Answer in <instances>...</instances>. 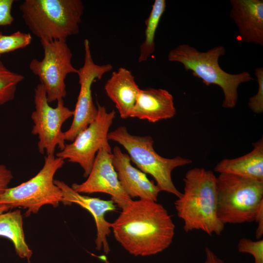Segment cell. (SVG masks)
<instances>
[{
	"instance_id": "cell-1",
	"label": "cell",
	"mask_w": 263,
	"mask_h": 263,
	"mask_svg": "<svg viewBox=\"0 0 263 263\" xmlns=\"http://www.w3.org/2000/svg\"><path fill=\"white\" fill-rule=\"evenodd\" d=\"M112 223L114 237L129 253L149 256L171 244L175 225L167 209L156 201L131 199Z\"/></svg>"
},
{
	"instance_id": "cell-2",
	"label": "cell",
	"mask_w": 263,
	"mask_h": 263,
	"mask_svg": "<svg viewBox=\"0 0 263 263\" xmlns=\"http://www.w3.org/2000/svg\"><path fill=\"white\" fill-rule=\"evenodd\" d=\"M183 180L184 192L174 203L187 233L200 230L210 236L220 235L225 225L217 215L216 177L204 168L188 170Z\"/></svg>"
},
{
	"instance_id": "cell-3",
	"label": "cell",
	"mask_w": 263,
	"mask_h": 263,
	"mask_svg": "<svg viewBox=\"0 0 263 263\" xmlns=\"http://www.w3.org/2000/svg\"><path fill=\"white\" fill-rule=\"evenodd\" d=\"M19 8L29 30L48 41L77 34L84 12L80 0H24Z\"/></svg>"
},
{
	"instance_id": "cell-4",
	"label": "cell",
	"mask_w": 263,
	"mask_h": 263,
	"mask_svg": "<svg viewBox=\"0 0 263 263\" xmlns=\"http://www.w3.org/2000/svg\"><path fill=\"white\" fill-rule=\"evenodd\" d=\"M225 54V48L219 45L206 52H200L188 44L179 45L168 53L169 61L182 64L186 71L201 79L207 86H219L224 94L222 107L233 108L238 99V88L244 82L253 80L247 71L231 74L224 71L219 65V58Z\"/></svg>"
},
{
	"instance_id": "cell-5",
	"label": "cell",
	"mask_w": 263,
	"mask_h": 263,
	"mask_svg": "<svg viewBox=\"0 0 263 263\" xmlns=\"http://www.w3.org/2000/svg\"><path fill=\"white\" fill-rule=\"evenodd\" d=\"M108 138L121 145L127 150L131 161L141 171L153 177L160 191L172 194L177 198L181 195L173 184L171 173L174 169L191 163L190 159L181 156L162 157L154 150L151 136L131 134L124 126L109 132Z\"/></svg>"
},
{
	"instance_id": "cell-6",
	"label": "cell",
	"mask_w": 263,
	"mask_h": 263,
	"mask_svg": "<svg viewBox=\"0 0 263 263\" xmlns=\"http://www.w3.org/2000/svg\"><path fill=\"white\" fill-rule=\"evenodd\" d=\"M216 192L217 215L224 225L252 222L263 203V182L222 173Z\"/></svg>"
},
{
	"instance_id": "cell-7",
	"label": "cell",
	"mask_w": 263,
	"mask_h": 263,
	"mask_svg": "<svg viewBox=\"0 0 263 263\" xmlns=\"http://www.w3.org/2000/svg\"><path fill=\"white\" fill-rule=\"evenodd\" d=\"M64 164L63 159L54 154L47 155L43 167L35 176L17 186L6 189L0 197V205H7L10 209H26V217L37 214L45 205L57 207L62 201V194L59 188L55 184L54 177Z\"/></svg>"
},
{
	"instance_id": "cell-8",
	"label": "cell",
	"mask_w": 263,
	"mask_h": 263,
	"mask_svg": "<svg viewBox=\"0 0 263 263\" xmlns=\"http://www.w3.org/2000/svg\"><path fill=\"white\" fill-rule=\"evenodd\" d=\"M40 41L43 57L40 60L33 58L29 67L44 86L50 103L66 96V77L70 74H77L78 69L72 63L73 54L66 41Z\"/></svg>"
},
{
	"instance_id": "cell-9",
	"label": "cell",
	"mask_w": 263,
	"mask_h": 263,
	"mask_svg": "<svg viewBox=\"0 0 263 263\" xmlns=\"http://www.w3.org/2000/svg\"><path fill=\"white\" fill-rule=\"evenodd\" d=\"M97 108L95 119L77 134L72 143L66 144L64 149L56 155L79 164L83 169L84 177L89 175L99 150L103 149L112 152L108 135L115 112L114 110L108 112L105 107L98 103Z\"/></svg>"
},
{
	"instance_id": "cell-10",
	"label": "cell",
	"mask_w": 263,
	"mask_h": 263,
	"mask_svg": "<svg viewBox=\"0 0 263 263\" xmlns=\"http://www.w3.org/2000/svg\"><path fill=\"white\" fill-rule=\"evenodd\" d=\"M35 110L32 113L34 122L32 130L33 135H38V148L39 152L47 155L54 154L56 147L62 150L65 147L63 124L73 116L72 111L65 106L63 99L57 101L55 108L50 106L44 87L41 83L35 89Z\"/></svg>"
},
{
	"instance_id": "cell-11",
	"label": "cell",
	"mask_w": 263,
	"mask_h": 263,
	"mask_svg": "<svg viewBox=\"0 0 263 263\" xmlns=\"http://www.w3.org/2000/svg\"><path fill=\"white\" fill-rule=\"evenodd\" d=\"M83 65L78 69L80 90L74 110L73 120L69 129L64 132L65 140L73 141L77 134L85 129L96 118L97 108L93 102L92 86L94 82L101 79L111 71V64L98 65L94 62L88 39L84 41Z\"/></svg>"
},
{
	"instance_id": "cell-12",
	"label": "cell",
	"mask_w": 263,
	"mask_h": 263,
	"mask_svg": "<svg viewBox=\"0 0 263 263\" xmlns=\"http://www.w3.org/2000/svg\"><path fill=\"white\" fill-rule=\"evenodd\" d=\"M71 188L80 194L101 192L109 194L121 208L132 199L118 180L113 164L112 152L103 149L97 152L87 180L81 184L74 183Z\"/></svg>"
},
{
	"instance_id": "cell-13",
	"label": "cell",
	"mask_w": 263,
	"mask_h": 263,
	"mask_svg": "<svg viewBox=\"0 0 263 263\" xmlns=\"http://www.w3.org/2000/svg\"><path fill=\"white\" fill-rule=\"evenodd\" d=\"M54 183L61 190V202L64 205L77 204L88 210L93 216L97 230L95 248L98 250L103 248L106 254L109 253L110 249L107 237L111 232L112 223L106 220L105 215L108 212L115 210L114 203L112 200H104L98 198L83 195L60 180H54Z\"/></svg>"
},
{
	"instance_id": "cell-14",
	"label": "cell",
	"mask_w": 263,
	"mask_h": 263,
	"mask_svg": "<svg viewBox=\"0 0 263 263\" xmlns=\"http://www.w3.org/2000/svg\"><path fill=\"white\" fill-rule=\"evenodd\" d=\"M112 154L118 180L130 197L157 201L160 191L159 188L145 173L132 166L129 155L123 153L118 146L114 147Z\"/></svg>"
},
{
	"instance_id": "cell-15",
	"label": "cell",
	"mask_w": 263,
	"mask_h": 263,
	"mask_svg": "<svg viewBox=\"0 0 263 263\" xmlns=\"http://www.w3.org/2000/svg\"><path fill=\"white\" fill-rule=\"evenodd\" d=\"M230 17L241 39L263 45V0H230Z\"/></svg>"
},
{
	"instance_id": "cell-16",
	"label": "cell",
	"mask_w": 263,
	"mask_h": 263,
	"mask_svg": "<svg viewBox=\"0 0 263 263\" xmlns=\"http://www.w3.org/2000/svg\"><path fill=\"white\" fill-rule=\"evenodd\" d=\"M176 113L173 96L169 91L147 88L140 89L130 117L155 123L171 118Z\"/></svg>"
},
{
	"instance_id": "cell-17",
	"label": "cell",
	"mask_w": 263,
	"mask_h": 263,
	"mask_svg": "<svg viewBox=\"0 0 263 263\" xmlns=\"http://www.w3.org/2000/svg\"><path fill=\"white\" fill-rule=\"evenodd\" d=\"M140 89L132 72L122 67L112 73L104 85L108 96L124 119L130 117Z\"/></svg>"
},
{
	"instance_id": "cell-18",
	"label": "cell",
	"mask_w": 263,
	"mask_h": 263,
	"mask_svg": "<svg viewBox=\"0 0 263 263\" xmlns=\"http://www.w3.org/2000/svg\"><path fill=\"white\" fill-rule=\"evenodd\" d=\"M253 149L239 157L225 159L218 162L214 170L263 182V139L252 143Z\"/></svg>"
},
{
	"instance_id": "cell-19",
	"label": "cell",
	"mask_w": 263,
	"mask_h": 263,
	"mask_svg": "<svg viewBox=\"0 0 263 263\" xmlns=\"http://www.w3.org/2000/svg\"><path fill=\"white\" fill-rule=\"evenodd\" d=\"M0 236L8 238L13 243L16 254L29 263L33 255L27 244L23 228V218L20 210L0 214Z\"/></svg>"
},
{
	"instance_id": "cell-20",
	"label": "cell",
	"mask_w": 263,
	"mask_h": 263,
	"mask_svg": "<svg viewBox=\"0 0 263 263\" xmlns=\"http://www.w3.org/2000/svg\"><path fill=\"white\" fill-rule=\"evenodd\" d=\"M165 0H155L148 18L145 20V39L140 46L138 62L146 61L155 49V37L161 19L166 8Z\"/></svg>"
},
{
	"instance_id": "cell-21",
	"label": "cell",
	"mask_w": 263,
	"mask_h": 263,
	"mask_svg": "<svg viewBox=\"0 0 263 263\" xmlns=\"http://www.w3.org/2000/svg\"><path fill=\"white\" fill-rule=\"evenodd\" d=\"M24 77L7 69L0 61V105L13 100L18 85Z\"/></svg>"
},
{
	"instance_id": "cell-22",
	"label": "cell",
	"mask_w": 263,
	"mask_h": 263,
	"mask_svg": "<svg viewBox=\"0 0 263 263\" xmlns=\"http://www.w3.org/2000/svg\"><path fill=\"white\" fill-rule=\"evenodd\" d=\"M32 39L29 33L18 31L9 35L0 33V56L2 54L27 47Z\"/></svg>"
},
{
	"instance_id": "cell-23",
	"label": "cell",
	"mask_w": 263,
	"mask_h": 263,
	"mask_svg": "<svg viewBox=\"0 0 263 263\" xmlns=\"http://www.w3.org/2000/svg\"><path fill=\"white\" fill-rule=\"evenodd\" d=\"M237 249L239 252L251 255L254 258V263H263V239L254 241L242 238L238 243Z\"/></svg>"
},
{
	"instance_id": "cell-24",
	"label": "cell",
	"mask_w": 263,
	"mask_h": 263,
	"mask_svg": "<svg viewBox=\"0 0 263 263\" xmlns=\"http://www.w3.org/2000/svg\"><path fill=\"white\" fill-rule=\"evenodd\" d=\"M255 75L258 83V89L256 94L249 98L248 104L253 113H261L263 112V68H256Z\"/></svg>"
},
{
	"instance_id": "cell-25",
	"label": "cell",
	"mask_w": 263,
	"mask_h": 263,
	"mask_svg": "<svg viewBox=\"0 0 263 263\" xmlns=\"http://www.w3.org/2000/svg\"><path fill=\"white\" fill-rule=\"evenodd\" d=\"M14 0H0V26L11 25L14 21L11 10Z\"/></svg>"
},
{
	"instance_id": "cell-26",
	"label": "cell",
	"mask_w": 263,
	"mask_h": 263,
	"mask_svg": "<svg viewBox=\"0 0 263 263\" xmlns=\"http://www.w3.org/2000/svg\"><path fill=\"white\" fill-rule=\"evenodd\" d=\"M13 178L12 172L6 166L0 164V197L3 194Z\"/></svg>"
},
{
	"instance_id": "cell-27",
	"label": "cell",
	"mask_w": 263,
	"mask_h": 263,
	"mask_svg": "<svg viewBox=\"0 0 263 263\" xmlns=\"http://www.w3.org/2000/svg\"><path fill=\"white\" fill-rule=\"evenodd\" d=\"M254 221L257 223L256 230V239H260L263 235V203L261 204L256 212Z\"/></svg>"
},
{
	"instance_id": "cell-28",
	"label": "cell",
	"mask_w": 263,
	"mask_h": 263,
	"mask_svg": "<svg viewBox=\"0 0 263 263\" xmlns=\"http://www.w3.org/2000/svg\"><path fill=\"white\" fill-rule=\"evenodd\" d=\"M205 259L203 263H225L218 257L208 247L205 248Z\"/></svg>"
},
{
	"instance_id": "cell-29",
	"label": "cell",
	"mask_w": 263,
	"mask_h": 263,
	"mask_svg": "<svg viewBox=\"0 0 263 263\" xmlns=\"http://www.w3.org/2000/svg\"><path fill=\"white\" fill-rule=\"evenodd\" d=\"M10 210L9 206L6 205H0V214Z\"/></svg>"
}]
</instances>
